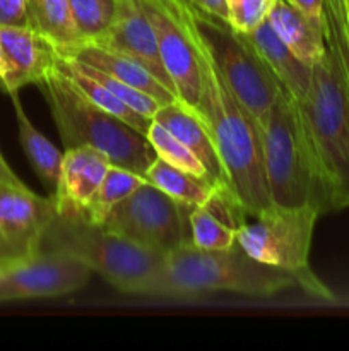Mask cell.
I'll return each instance as SVG.
<instances>
[{
  "label": "cell",
  "mask_w": 349,
  "mask_h": 351,
  "mask_svg": "<svg viewBox=\"0 0 349 351\" xmlns=\"http://www.w3.org/2000/svg\"><path fill=\"white\" fill-rule=\"evenodd\" d=\"M325 50L298 103L324 191L325 213L349 208V34L344 0H324Z\"/></svg>",
  "instance_id": "obj_1"
},
{
  "label": "cell",
  "mask_w": 349,
  "mask_h": 351,
  "mask_svg": "<svg viewBox=\"0 0 349 351\" xmlns=\"http://www.w3.org/2000/svg\"><path fill=\"white\" fill-rule=\"evenodd\" d=\"M188 24L201 62V119L204 120L214 141L231 191L243 215H257L272 206V201L267 191L262 146L255 122L250 119L219 74L190 17Z\"/></svg>",
  "instance_id": "obj_2"
},
{
  "label": "cell",
  "mask_w": 349,
  "mask_h": 351,
  "mask_svg": "<svg viewBox=\"0 0 349 351\" xmlns=\"http://www.w3.org/2000/svg\"><path fill=\"white\" fill-rule=\"evenodd\" d=\"M300 287L286 269L253 259L238 242L222 250H204L192 242L166 256V267L146 297L195 298L214 291L267 298Z\"/></svg>",
  "instance_id": "obj_3"
},
{
  "label": "cell",
  "mask_w": 349,
  "mask_h": 351,
  "mask_svg": "<svg viewBox=\"0 0 349 351\" xmlns=\"http://www.w3.org/2000/svg\"><path fill=\"white\" fill-rule=\"evenodd\" d=\"M41 252L74 257L116 290L140 297H146L166 267V254L140 247L89 221L82 211H57L44 233Z\"/></svg>",
  "instance_id": "obj_4"
},
{
  "label": "cell",
  "mask_w": 349,
  "mask_h": 351,
  "mask_svg": "<svg viewBox=\"0 0 349 351\" xmlns=\"http://www.w3.org/2000/svg\"><path fill=\"white\" fill-rule=\"evenodd\" d=\"M38 86L65 147L91 146L106 154L113 165L144 177L157 158L146 134L92 105L55 65Z\"/></svg>",
  "instance_id": "obj_5"
},
{
  "label": "cell",
  "mask_w": 349,
  "mask_h": 351,
  "mask_svg": "<svg viewBox=\"0 0 349 351\" xmlns=\"http://www.w3.org/2000/svg\"><path fill=\"white\" fill-rule=\"evenodd\" d=\"M270 201L284 208L313 204L325 215L324 191L298 103L283 95L257 123Z\"/></svg>",
  "instance_id": "obj_6"
},
{
  "label": "cell",
  "mask_w": 349,
  "mask_h": 351,
  "mask_svg": "<svg viewBox=\"0 0 349 351\" xmlns=\"http://www.w3.org/2000/svg\"><path fill=\"white\" fill-rule=\"evenodd\" d=\"M320 216V209L313 204L300 208L272 204L257 215L240 218L236 242L253 259L289 271L308 295L332 300V291L310 269L311 240Z\"/></svg>",
  "instance_id": "obj_7"
},
{
  "label": "cell",
  "mask_w": 349,
  "mask_h": 351,
  "mask_svg": "<svg viewBox=\"0 0 349 351\" xmlns=\"http://www.w3.org/2000/svg\"><path fill=\"white\" fill-rule=\"evenodd\" d=\"M187 12L219 74L257 127L274 103L287 93L255 48L228 21L204 12L192 3H187Z\"/></svg>",
  "instance_id": "obj_8"
},
{
  "label": "cell",
  "mask_w": 349,
  "mask_h": 351,
  "mask_svg": "<svg viewBox=\"0 0 349 351\" xmlns=\"http://www.w3.org/2000/svg\"><path fill=\"white\" fill-rule=\"evenodd\" d=\"M188 209L171 195L146 184L123 199L103 221V226L120 233L154 252L170 254L192 242Z\"/></svg>",
  "instance_id": "obj_9"
},
{
  "label": "cell",
  "mask_w": 349,
  "mask_h": 351,
  "mask_svg": "<svg viewBox=\"0 0 349 351\" xmlns=\"http://www.w3.org/2000/svg\"><path fill=\"white\" fill-rule=\"evenodd\" d=\"M154 29L161 60L178 101L201 119L202 74L183 0H139ZM202 120V119H201Z\"/></svg>",
  "instance_id": "obj_10"
},
{
  "label": "cell",
  "mask_w": 349,
  "mask_h": 351,
  "mask_svg": "<svg viewBox=\"0 0 349 351\" xmlns=\"http://www.w3.org/2000/svg\"><path fill=\"white\" fill-rule=\"evenodd\" d=\"M57 215L53 195L0 182V273L34 259Z\"/></svg>",
  "instance_id": "obj_11"
},
{
  "label": "cell",
  "mask_w": 349,
  "mask_h": 351,
  "mask_svg": "<svg viewBox=\"0 0 349 351\" xmlns=\"http://www.w3.org/2000/svg\"><path fill=\"white\" fill-rule=\"evenodd\" d=\"M91 273L74 257L40 252L34 259L0 273V302L64 297L84 287Z\"/></svg>",
  "instance_id": "obj_12"
},
{
  "label": "cell",
  "mask_w": 349,
  "mask_h": 351,
  "mask_svg": "<svg viewBox=\"0 0 349 351\" xmlns=\"http://www.w3.org/2000/svg\"><path fill=\"white\" fill-rule=\"evenodd\" d=\"M92 43L123 51L135 58L177 96V89L171 79L168 77V72L161 60L154 29L139 0H116V14L113 24L103 36H99Z\"/></svg>",
  "instance_id": "obj_13"
},
{
  "label": "cell",
  "mask_w": 349,
  "mask_h": 351,
  "mask_svg": "<svg viewBox=\"0 0 349 351\" xmlns=\"http://www.w3.org/2000/svg\"><path fill=\"white\" fill-rule=\"evenodd\" d=\"M0 43L7 62L5 81L0 89L19 93L27 84H40L55 65L57 50L33 26H0Z\"/></svg>",
  "instance_id": "obj_14"
},
{
  "label": "cell",
  "mask_w": 349,
  "mask_h": 351,
  "mask_svg": "<svg viewBox=\"0 0 349 351\" xmlns=\"http://www.w3.org/2000/svg\"><path fill=\"white\" fill-rule=\"evenodd\" d=\"M153 120H156L164 129L170 130L178 141H181L197 156V160L204 165L205 171H207L212 187L219 194L238 204L231 191V185H229L224 167L221 163V158H219L218 149H216L214 141H212L204 120L198 119L192 110H188L178 99L164 106H159Z\"/></svg>",
  "instance_id": "obj_15"
},
{
  "label": "cell",
  "mask_w": 349,
  "mask_h": 351,
  "mask_svg": "<svg viewBox=\"0 0 349 351\" xmlns=\"http://www.w3.org/2000/svg\"><path fill=\"white\" fill-rule=\"evenodd\" d=\"M112 161L91 146L67 147L53 199L57 211H82L101 185Z\"/></svg>",
  "instance_id": "obj_16"
},
{
  "label": "cell",
  "mask_w": 349,
  "mask_h": 351,
  "mask_svg": "<svg viewBox=\"0 0 349 351\" xmlns=\"http://www.w3.org/2000/svg\"><path fill=\"white\" fill-rule=\"evenodd\" d=\"M57 53L65 55V57L75 58L79 62L91 65L98 71L106 72L120 81L127 82L132 88L146 93L151 98L156 99L161 106L178 99L159 79L154 77L140 62L132 58L123 51L113 50V48L101 47L94 43H77L74 47L57 50Z\"/></svg>",
  "instance_id": "obj_17"
},
{
  "label": "cell",
  "mask_w": 349,
  "mask_h": 351,
  "mask_svg": "<svg viewBox=\"0 0 349 351\" xmlns=\"http://www.w3.org/2000/svg\"><path fill=\"white\" fill-rule=\"evenodd\" d=\"M248 40V43L255 48L274 77L279 81L284 91L296 103L303 101L310 88L311 65L301 62L286 43L276 34L270 26L269 19L260 23L255 29L248 33H242Z\"/></svg>",
  "instance_id": "obj_18"
},
{
  "label": "cell",
  "mask_w": 349,
  "mask_h": 351,
  "mask_svg": "<svg viewBox=\"0 0 349 351\" xmlns=\"http://www.w3.org/2000/svg\"><path fill=\"white\" fill-rule=\"evenodd\" d=\"M267 19L277 36L301 62L313 65L322 57L325 50L324 19H311L287 0H272Z\"/></svg>",
  "instance_id": "obj_19"
},
{
  "label": "cell",
  "mask_w": 349,
  "mask_h": 351,
  "mask_svg": "<svg viewBox=\"0 0 349 351\" xmlns=\"http://www.w3.org/2000/svg\"><path fill=\"white\" fill-rule=\"evenodd\" d=\"M55 69H57L62 75H65V77L77 88V91L81 93L84 98H88L92 105L99 106V108L105 110V112L115 115L116 119L123 120V122L129 123L130 127L139 130L140 134H147L153 120L146 119V117H142L140 113H137L135 110L130 108L129 105H125V103H123L118 96L113 95L103 82H99L98 79L92 77L82 62L57 53V57H55Z\"/></svg>",
  "instance_id": "obj_20"
},
{
  "label": "cell",
  "mask_w": 349,
  "mask_h": 351,
  "mask_svg": "<svg viewBox=\"0 0 349 351\" xmlns=\"http://www.w3.org/2000/svg\"><path fill=\"white\" fill-rule=\"evenodd\" d=\"M9 96L14 106V113H16L21 147L40 180L50 191V195H53L57 191L58 175H60L62 153L27 119L23 103L19 99V93H10Z\"/></svg>",
  "instance_id": "obj_21"
},
{
  "label": "cell",
  "mask_w": 349,
  "mask_h": 351,
  "mask_svg": "<svg viewBox=\"0 0 349 351\" xmlns=\"http://www.w3.org/2000/svg\"><path fill=\"white\" fill-rule=\"evenodd\" d=\"M144 178L185 206L204 208L211 204L219 194L207 182L166 163L159 156L151 163V167L144 173Z\"/></svg>",
  "instance_id": "obj_22"
},
{
  "label": "cell",
  "mask_w": 349,
  "mask_h": 351,
  "mask_svg": "<svg viewBox=\"0 0 349 351\" xmlns=\"http://www.w3.org/2000/svg\"><path fill=\"white\" fill-rule=\"evenodd\" d=\"M29 3L31 24L53 45L55 50L79 43L68 0H29Z\"/></svg>",
  "instance_id": "obj_23"
},
{
  "label": "cell",
  "mask_w": 349,
  "mask_h": 351,
  "mask_svg": "<svg viewBox=\"0 0 349 351\" xmlns=\"http://www.w3.org/2000/svg\"><path fill=\"white\" fill-rule=\"evenodd\" d=\"M146 182L147 180L142 175L118 167V165H112L106 171L101 185L91 197V201L88 202V206L82 209V213L88 216L89 221L103 225L109 213Z\"/></svg>",
  "instance_id": "obj_24"
},
{
  "label": "cell",
  "mask_w": 349,
  "mask_h": 351,
  "mask_svg": "<svg viewBox=\"0 0 349 351\" xmlns=\"http://www.w3.org/2000/svg\"><path fill=\"white\" fill-rule=\"evenodd\" d=\"M192 243L204 250H222L236 243V228L219 218L207 206L188 209Z\"/></svg>",
  "instance_id": "obj_25"
},
{
  "label": "cell",
  "mask_w": 349,
  "mask_h": 351,
  "mask_svg": "<svg viewBox=\"0 0 349 351\" xmlns=\"http://www.w3.org/2000/svg\"><path fill=\"white\" fill-rule=\"evenodd\" d=\"M79 43H92L109 29L116 14V0H68Z\"/></svg>",
  "instance_id": "obj_26"
},
{
  "label": "cell",
  "mask_w": 349,
  "mask_h": 351,
  "mask_svg": "<svg viewBox=\"0 0 349 351\" xmlns=\"http://www.w3.org/2000/svg\"><path fill=\"white\" fill-rule=\"evenodd\" d=\"M146 136L147 139H149V143L153 144L154 151H156V154L161 160H164L166 163L173 165V167L180 168V170L187 171V173L194 175V177L201 178V180L212 185L211 180H209V175L207 171H205L204 165L197 160V156H195L181 141H178L177 137H174L170 130L164 129L161 123L153 120Z\"/></svg>",
  "instance_id": "obj_27"
},
{
  "label": "cell",
  "mask_w": 349,
  "mask_h": 351,
  "mask_svg": "<svg viewBox=\"0 0 349 351\" xmlns=\"http://www.w3.org/2000/svg\"><path fill=\"white\" fill-rule=\"evenodd\" d=\"M272 0H226L228 23L238 33H248L267 19Z\"/></svg>",
  "instance_id": "obj_28"
},
{
  "label": "cell",
  "mask_w": 349,
  "mask_h": 351,
  "mask_svg": "<svg viewBox=\"0 0 349 351\" xmlns=\"http://www.w3.org/2000/svg\"><path fill=\"white\" fill-rule=\"evenodd\" d=\"M0 26H33L29 0H0Z\"/></svg>",
  "instance_id": "obj_29"
},
{
  "label": "cell",
  "mask_w": 349,
  "mask_h": 351,
  "mask_svg": "<svg viewBox=\"0 0 349 351\" xmlns=\"http://www.w3.org/2000/svg\"><path fill=\"white\" fill-rule=\"evenodd\" d=\"M190 3L197 9L204 10V12L228 21V3H226V0H190Z\"/></svg>",
  "instance_id": "obj_30"
},
{
  "label": "cell",
  "mask_w": 349,
  "mask_h": 351,
  "mask_svg": "<svg viewBox=\"0 0 349 351\" xmlns=\"http://www.w3.org/2000/svg\"><path fill=\"white\" fill-rule=\"evenodd\" d=\"M287 2H291L294 7L303 10L311 19H324V0H287Z\"/></svg>",
  "instance_id": "obj_31"
},
{
  "label": "cell",
  "mask_w": 349,
  "mask_h": 351,
  "mask_svg": "<svg viewBox=\"0 0 349 351\" xmlns=\"http://www.w3.org/2000/svg\"><path fill=\"white\" fill-rule=\"evenodd\" d=\"M0 182H7V184H14V185H24V182L21 180V178L14 173L12 168L7 165L5 158H3L2 153H0Z\"/></svg>",
  "instance_id": "obj_32"
},
{
  "label": "cell",
  "mask_w": 349,
  "mask_h": 351,
  "mask_svg": "<svg viewBox=\"0 0 349 351\" xmlns=\"http://www.w3.org/2000/svg\"><path fill=\"white\" fill-rule=\"evenodd\" d=\"M5 75H7V62H5V55H3L2 43H0V84L5 81Z\"/></svg>",
  "instance_id": "obj_33"
},
{
  "label": "cell",
  "mask_w": 349,
  "mask_h": 351,
  "mask_svg": "<svg viewBox=\"0 0 349 351\" xmlns=\"http://www.w3.org/2000/svg\"><path fill=\"white\" fill-rule=\"evenodd\" d=\"M346 5V24H348V34H349V0H344Z\"/></svg>",
  "instance_id": "obj_34"
},
{
  "label": "cell",
  "mask_w": 349,
  "mask_h": 351,
  "mask_svg": "<svg viewBox=\"0 0 349 351\" xmlns=\"http://www.w3.org/2000/svg\"><path fill=\"white\" fill-rule=\"evenodd\" d=\"M183 2H187V3H190V0H183Z\"/></svg>",
  "instance_id": "obj_35"
}]
</instances>
